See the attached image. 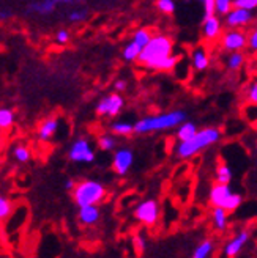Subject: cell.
Wrapping results in <instances>:
<instances>
[{
    "mask_svg": "<svg viewBox=\"0 0 257 258\" xmlns=\"http://www.w3.org/2000/svg\"><path fill=\"white\" fill-rule=\"evenodd\" d=\"M137 63L150 71H172L178 64V55L174 54V43L168 35H153L142 49Z\"/></svg>",
    "mask_w": 257,
    "mask_h": 258,
    "instance_id": "cell-1",
    "label": "cell"
},
{
    "mask_svg": "<svg viewBox=\"0 0 257 258\" xmlns=\"http://www.w3.org/2000/svg\"><path fill=\"white\" fill-rule=\"evenodd\" d=\"M221 137H223L221 129H218L215 126L202 127L194 134V137H191L189 140L178 142L175 147V156L178 159H191L197 156L203 150H207L212 145L218 144V142L221 140Z\"/></svg>",
    "mask_w": 257,
    "mask_h": 258,
    "instance_id": "cell-2",
    "label": "cell"
},
{
    "mask_svg": "<svg viewBox=\"0 0 257 258\" xmlns=\"http://www.w3.org/2000/svg\"><path fill=\"white\" fill-rule=\"evenodd\" d=\"M188 117V113L182 109L163 112L158 115H150V117H144L134 123V134L142 136V134H151V133H163V131H171L174 127H178Z\"/></svg>",
    "mask_w": 257,
    "mask_h": 258,
    "instance_id": "cell-3",
    "label": "cell"
},
{
    "mask_svg": "<svg viewBox=\"0 0 257 258\" xmlns=\"http://www.w3.org/2000/svg\"><path fill=\"white\" fill-rule=\"evenodd\" d=\"M74 203L79 206H88V205H99L108 196L106 186L96 181V179H82L76 183L74 189L71 190Z\"/></svg>",
    "mask_w": 257,
    "mask_h": 258,
    "instance_id": "cell-4",
    "label": "cell"
},
{
    "mask_svg": "<svg viewBox=\"0 0 257 258\" xmlns=\"http://www.w3.org/2000/svg\"><path fill=\"white\" fill-rule=\"evenodd\" d=\"M209 202L212 206H220V208H224L227 213H234L241 206L243 197L230 189L229 184L215 183L209 192Z\"/></svg>",
    "mask_w": 257,
    "mask_h": 258,
    "instance_id": "cell-5",
    "label": "cell"
},
{
    "mask_svg": "<svg viewBox=\"0 0 257 258\" xmlns=\"http://www.w3.org/2000/svg\"><path fill=\"white\" fill-rule=\"evenodd\" d=\"M125 107V98L119 93H111L102 96L98 102H96V107L95 112L98 117H109V118H115L117 115H120V112Z\"/></svg>",
    "mask_w": 257,
    "mask_h": 258,
    "instance_id": "cell-6",
    "label": "cell"
},
{
    "mask_svg": "<svg viewBox=\"0 0 257 258\" xmlns=\"http://www.w3.org/2000/svg\"><path fill=\"white\" fill-rule=\"evenodd\" d=\"M68 158L71 162L76 164H92L95 161V150L90 145L87 137H78L68 150Z\"/></svg>",
    "mask_w": 257,
    "mask_h": 258,
    "instance_id": "cell-7",
    "label": "cell"
},
{
    "mask_svg": "<svg viewBox=\"0 0 257 258\" xmlns=\"http://www.w3.org/2000/svg\"><path fill=\"white\" fill-rule=\"evenodd\" d=\"M220 43L226 52H240L248 47V33L243 29H227L223 32Z\"/></svg>",
    "mask_w": 257,
    "mask_h": 258,
    "instance_id": "cell-8",
    "label": "cell"
},
{
    "mask_svg": "<svg viewBox=\"0 0 257 258\" xmlns=\"http://www.w3.org/2000/svg\"><path fill=\"white\" fill-rule=\"evenodd\" d=\"M134 217L145 227H153L157 225L160 221V203L155 199H147L140 202L136 210H134Z\"/></svg>",
    "mask_w": 257,
    "mask_h": 258,
    "instance_id": "cell-9",
    "label": "cell"
},
{
    "mask_svg": "<svg viewBox=\"0 0 257 258\" xmlns=\"http://www.w3.org/2000/svg\"><path fill=\"white\" fill-rule=\"evenodd\" d=\"M226 29H243L254 22V13L245 8H232L223 18Z\"/></svg>",
    "mask_w": 257,
    "mask_h": 258,
    "instance_id": "cell-10",
    "label": "cell"
},
{
    "mask_svg": "<svg viewBox=\"0 0 257 258\" xmlns=\"http://www.w3.org/2000/svg\"><path fill=\"white\" fill-rule=\"evenodd\" d=\"M200 32H202V40L205 43H215L216 40H220L224 32V22L221 16L212 15V16L203 18Z\"/></svg>",
    "mask_w": 257,
    "mask_h": 258,
    "instance_id": "cell-11",
    "label": "cell"
},
{
    "mask_svg": "<svg viewBox=\"0 0 257 258\" xmlns=\"http://www.w3.org/2000/svg\"><path fill=\"white\" fill-rule=\"evenodd\" d=\"M134 164V151L128 147H122L114 151L112 156V169L119 176H125L131 170Z\"/></svg>",
    "mask_w": 257,
    "mask_h": 258,
    "instance_id": "cell-12",
    "label": "cell"
},
{
    "mask_svg": "<svg viewBox=\"0 0 257 258\" xmlns=\"http://www.w3.org/2000/svg\"><path fill=\"white\" fill-rule=\"evenodd\" d=\"M249 236H251V233L248 230H240L235 236H232L226 242L224 256L226 258H235L243 250V247L246 246V242L249 241Z\"/></svg>",
    "mask_w": 257,
    "mask_h": 258,
    "instance_id": "cell-13",
    "label": "cell"
},
{
    "mask_svg": "<svg viewBox=\"0 0 257 258\" xmlns=\"http://www.w3.org/2000/svg\"><path fill=\"white\" fill-rule=\"evenodd\" d=\"M191 64L192 68L199 73L207 71L210 67V55H209V50L205 49L203 46H197L192 49L191 52Z\"/></svg>",
    "mask_w": 257,
    "mask_h": 258,
    "instance_id": "cell-14",
    "label": "cell"
},
{
    "mask_svg": "<svg viewBox=\"0 0 257 258\" xmlns=\"http://www.w3.org/2000/svg\"><path fill=\"white\" fill-rule=\"evenodd\" d=\"M79 222L85 227L96 225L101 219V211L98 208V205H88V206H81L78 213Z\"/></svg>",
    "mask_w": 257,
    "mask_h": 258,
    "instance_id": "cell-15",
    "label": "cell"
},
{
    "mask_svg": "<svg viewBox=\"0 0 257 258\" xmlns=\"http://www.w3.org/2000/svg\"><path fill=\"white\" fill-rule=\"evenodd\" d=\"M56 8H57V4L54 0H38V2H30L25 7V13H27V15L47 16V15H53Z\"/></svg>",
    "mask_w": 257,
    "mask_h": 258,
    "instance_id": "cell-16",
    "label": "cell"
},
{
    "mask_svg": "<svg viewBox=\"0 0 257 258\" xmlns=\"http://www.w3.org/2000/svg\"><path fill=\"white\" fill-rule=\"evenodd\" d=\"M59 124H60V120L57 117H49V118L43 120L40 127H38V139L41 142H49L56 136Z\"/></svg>",
    "mask_w": 257,
    "mask_h": 258,
    "instance_id": "cell-17",
    "label": "cell"
},
{
    "mask_svg": "<svg viewBox=\"0 0 257 258\" xmlns=\"http://www.w3.org/2000/svg\"><path fill=\"white\" fill-rule=\"evenodd\" d=\"M227 211L224 208H220V206H213L212 211V221H213V227L216 231H226L227 225H229V217H227Z\"/></svg>",
    "mask_w": 257,
    "mask_h": 258,
    "instance_id": "cell-18",
    "label": "cell"
},
{
    "mask_svg": "<svg viewBox=\"0 0 257 258\" xmlns=\"http://www.w3.org/2000/svg\"><path fill=\"white\" fill-rule=\"evenodd\" d=\"M215 249H216L215 241L207 238V239H203L202 242L197 244V247L194 249V252H192L191 258H212Z\"/></svg>",
    "mask_w": 257,
    "mask_h": 258,
    "instance_id": "cell-19",
    "label": "cell"
},
{
    "mask_svg": "<svg viewBox=\"0 0 257 258\" xmlns=\"http://www.w3.org/2000/svg\"><path fill=\"white\" fill-rule=\"evenodd\" d=\"M199 131L197 129V124L194 123V121H188V120H185L182 124H180L178 127H177V133H175V136H177V140L178 142H185V140H189L191 137H194V134Z\"/></svg>",
    "mask_w": 257,
    "mask_h": 258,
    "instance_id": "cell-20",
    "label": "cell"
},
{
    "mask_svg": "<svg viewBox=\"0 0 257 258\" xmlns=\"http://www.w3.org/2000/svg\"><path fill=\"white\" fill-rule=\"evenodd\" d=\"M232 170L226 162H218L215 167V181L223 183V184H230L232 181Z\"/></svg>",
    "mask_w": 257,
    "mask_h": 258,
    "instance_id": "cell-21",
    "label": "cell"
},
{
    "mask_svg": "<svg viewBox=\"0 0 257 258\" xmlns=\"http://www.w3.org/2000/svg\"><path fill=\"white\" fill-rule=\"evenodd\" d=\"M111 133L114 136H122V137H128L134 134V123L125 121V120H117L111 124Z\"/></svg>",
    "mask_w": 257,
    "mask_h": 258,
    "instance_id": "cell-22",
    "label": "cell"
},
{
    "mask_svg": "<svg viewBox=\"0 0 257 258\" xmlns=\"http://www.w3.org/2000/svg\"><path fill=\"white\" fill-rule=\"evenodd\" d=\"M142 46H139L136 41H130L128 44H125V47H123V50H122V58L125 60V61H137V58H139V55H140V52H142Z\"/></svg>",
    "mask_w": 257,
    "mask_h": 258,
    "instance_id": "cell-23",
    "label": "cell"
},
{
    "mask_svg": "<svg viewBox=\"0 0 257 258\" xmlns=\"http://www.w3.org/2000/svg\"><path fill=\"white\" fill-rule=\"evenodd\" d=\"M245 61H246V55L243 54V50H240V52H229L226 58V68L230 71H238L245 64Z\"/></svg>",
    "mask_w": 257,
    "mask_h": 258,
    "instance_id": "cell-24",
    "label": "cell"
},
{
    "mask_svg": "<svg viewBox=\"0 0 257 258\" xmlns=\"http://www.w3.org/2000/svg\"><path fill=\"white\" fill-rule=\"evenodd\" d=\"M98 147L101 151H115L117 150V139L114 134H102L98 137Z\"/></svg>",
    "mask_w": 257,
    "mask_h": 258,
    "instance_id": "cell-25",
    "label": "cell"
},
{
    "mask_svg": "<svg viewBox=\"0 0 257 258\" xmlns=\"http://www.w3.org/2000/svg\"><path fill=\"white\" fill-rule=\"evenodd\" d=\"M15 123V112L8 107H0V129H8Z\"/></svg>",
    "mask_w": 257,
    "mask_h": 258,
    "instance_id": "cell-26",
    "label": "cell"
},
{
    "mask_svg": "<svg viewBox=\"0 0 257 258\" xmlns=\"http://www.w3.org/2000/svg\"><path fill=\"white\" fill-rule=\"evenodd\" d=\"M151 32H150V29H145V27H142V29H137L134 33H133V41H136L139 46H142V47H145L147 44H148V41L151 40Z\"/></svg>",
    "mask_w": 257,
    "mask_h": 258,
    "instance_id": "cell-27",
    "label": "cell"
},
{
    "mask_svg": "<svg viewBox=\"0 0 257 258\" xmlns=\"http://www.w3.org/2000/svg\"><path fill=\"white\" fill-rule=\"evenodd\" d=\"M234 8V0H215V11L218 16L224 18Z\"/></svg>",
    "mask_w": 257,
    "mask_h": 258,
    "instance_id": "cell-28",
    "label": "cell"
},
{
    "mask_svg": "<svg viewBox=\"0 0 257 258\" xmlns=\"http://www.w3.org/2000/svg\"><path fill=\"white\" fill-rule=\"evenodd\" d=\"M30 156H32V153L27 147H24V145H18L15 147V150H13V158H15L18 162H29L30 161Z\"/></svg>",
    "mask_w": 257,
    "mask_h": 258,
    "instance_id": "cell-29",
    "label": "cell"
},
{
    "mask_svg": "<svg viewBox=\"0 0 257 258\" xmlns=\"http://www.w3.org/2000/svg\"><path fill=\"white\" fill-rule=\"evenodd\" d=\"M87 18H88V10L87 8H76V10L68 13V21L71 24L84 22V21H87Z\"/></svg>",
    "mask_w": 257,
    "mask_h": 258,
    "instance_id": "cell-30",
    "label": "cell"
},
{
    "mask_svg": "<svg viewBox=\"0 0 257 258\" xmlns=\"http://www.w3.org/2000/svg\"><path fill=\"white\" fill-rule=\"evenodd\" d=\"M11 211H13L11 200H8L7 197H4L2 194H0V222L5 221V219L11 214Z\"/></svg>",
    "mask_w": 257,
    "mask_h": 258,
    "instance_id": "cell-31",
    "label": "cell"
},
{
    "mask_svg": "<svg viewBox=\"0 0 257 258\" xmlns=\"http://www.w3.org/2000/svg\"><path fill=\"white\" fill-rule=\"evenodd\" d=\"M157 8L164 15H174L177 10L175 0H157Z\"/></svg>",
    "mask_w": 257,
    "mask_h": 258,
    "instance_id": "cell-32",
    "label": "cell"
},
{
    "mask_svg": "<svg viewBox=\"0 0 257 258\" xmlns=\"http://www.w3.org/2000/svg\"><path fill=\"white\" fill-rule=\"evenodd\" d=\"M245 99L248 104H255L257 106V81L251 82L246 90H245Z\"/></svg>",
    "mask_w": 257,
    "mask_h": 258,
    "instance_id": "cell-33",
    "label": "cell"
},
{
    "mask_svg": "<svg viewBox=\"0 0 257 258\" xmlns=\"http://www.w3.org/2000/svg\"><path fill=\"white\" fill-rule=\"evenodd\" d=\"M185 2H199L203 7V18L216 15V11H215V0H185Z\"/></svg>",
    "mask_w": 257,
    "mask_h": 258,
    "instance_id": "cell-34",
    "label": "cell"
},
{
    "mask_svg": "<svg viewBox=\"0 0 257 258\" xmlns=\"http://www.w3.org/2000/svg\"><path fill=\"white\" fill-rule=\"evenodd\" d=\"M133 247H134V250H136L137 255L144 253V252H145V247H147L145 236H144V235H140V233L134 235V236H133Z\"/></svg>",
    "mask_w": 257,
    "mask_h": 258,
    "instance_id": "cell-35",
    "label": "cell"
},
{
    "mask_svg": "<svg viewBox=\"0 0 257 258\" xmlns=\"http://www.w3.org/2000/svg\"><path fill=\"white\" fill-rule=\"evenodd\" d=\"M234 7L254 11V10H257V0H234Z\"/></svg>",
    "mask_w": 257,
    "mask_h": 258,
    "instance_id": "cell-36",
    "label": "cell"
},
{
    "mask_svg": "<svg viewBox=\"0 0 257 258\" xmlns=\"http://www.w3.org/2000/svg\"><path fill=\"white\" fill-rule=\"evenodd\" d=\"M248 49L251 52H257V24L254 29L248 33Z\"/></svg>",
    "mask_w": 257,
    "mask_h": 258,
    "instance_id": "cell-37",
    "label": "cell"
},
{
    "mask_svg": "<svg viewBox=\"0 0 257 258\" xmlns=\"http://www.w3.org/2000/svg\"><path fill=\"white\" fill-rule=\"evenodd\" d=\"M70 38H71V35H70V32L67 29H62V30H59L56 33V41L59 44H67L70 41Z\"/></svg>",
    "mask_w": 257,
    "mask_h": 258,
    "instance_id": "cell-38",
    "label": "cell"
},
{
    "mask_svg": "<svg viewBox=\"0 0 257 258\" xmlns=\"http://www.w3.org/2000/svg\"><path fill=\"white\" fill-rule=\"evenodd\" d=\"M114 90L115 92H119V93H123L128 90V82L125 79H117L114 82Z\"/></svg>",
    "mask_w": 257,
    "mask_h": 258,
    "instance_id": "cell-39",
    "label": "cell"
},
{
    "mask_svg": "<svg viewBox=\"0 0 257 258\" xmlns=\"http://www.w3.org/2000/svg\"><path fill=\"white\" fill-rule=\"evenodd\" d=\"M57 5H74L78 4V0H54Z\"/></svg>",
    "mask_w": 257,
    "mask_h": 258,
    "instance_id": "cell-40",
    "label": "cell"
},
{
    "mask_svg": "<svg viewBox=\"0 0 257 258\" xmlns=\"http://www.w3.org/2000/svg\"><path fill=\"white\" fill-rule=\"evenodd\" d=\"M74 186H76V181H74V179L68 178L67 181H65V189H67V190H73V189H74Z\"/></svg>",
    "mask_w": 257,
    "mask_h": 258,
    "instance_id": "cell-41",
    "label": "cell"
},
{
    "mask_svg": "<svg viewBox=\"0 0 257 258\" xmlns=\"http://www.w3.org/2000/svg\"><path fill=\"white\" fill-rule=\"evenodd\" d=\"M10 16V13L8 11H0V21H4Z\"/></svg>",
    "mask_w": 257,
    "mask_h": 258,
    "instance_id": "cell-42",
    "label": "cell"
},
{
    "mask_svg": "<svg viewBox=\"0 0 257 258\" xmlns=\"http://www.w3.org/2000/svg\"><path fill=\"white\" fill-rule=\"evenodd\" d=\"M2 145H4V139H2V136H0V148H2Z\"/></svg>",
    "mask_w": 257,
    "mask_h": 258,
    "instance_id": "cell-43",
    "label": "cell"
},
{
    "mask_svg": "<svg viewBox=\"0 0 257 258\" xmlns=\"http://www.w3.org/2000/svg\"><path fill=\"white\" fill-rule=\"evenodd\" d=\"M78 2H88V0H78Z\"/></svg>",
    "mask_w": 257,
    "mask_h": 258,
    "instance_id": "cell-44",
    "label": "cell"
}]
</instances>
